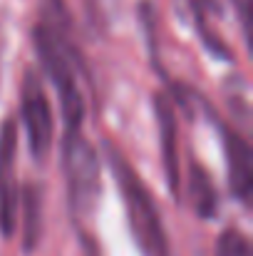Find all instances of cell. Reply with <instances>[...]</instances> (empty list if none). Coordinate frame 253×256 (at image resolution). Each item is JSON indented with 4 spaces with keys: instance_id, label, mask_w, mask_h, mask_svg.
<instances>
[{
    "instance_id": "obj_1",
    "label": "cell",
    "mask_w": 253,
    "mask_h": 256,
    "mask_svg": "<svg viewBox=\"0 0 253 256\" xmlns=\"http://www.w3.org/2000/svg\"><path fill=\"white\" fill-rule=\"evenodd\" d=\"M104 150H107V160L114 172V179L119 184V192L124 199V212H127L129 229H132L137 246L142 249L144 256H169L167 232L162 226L159 209H157L147 184L142 182V176L134 172L129 160L112 142H107Z\"/></svg>"
},
{
    "instance_id": "obj_2",
    "label": "cell",
    "mask_w": 253,
    "mask_h": 256,
    "mask_svg": "<svg viewBox=\"0 0 253 256\" xmlns=\"http://www.w3.org/2000/svg\"><path fill=\"white\" fill-rule=\"evenodd\" d=\"M65 174H67V196L72 214H89L99 194V162L92 144L82 134L65 140Z\"/></svg>"
},
{
    "instance_id": "obj_3",
    "label": "cell",
    "mask_w": 253,
    "mask_h": 256,
    "mask_svg": "<svg viewBox=\"0 0 253 256\" xmlns=\"http://www.w3.org/2000/svg\"><path fill=\"white\" fill-rule=\"evenodd\" d=\"M22 120H25L32 154L45 157L55 137V120H52L50 100L32 70L25 72V82H22Z\"/></svg>"
},
{
    "instance_id": "obj_4",
    "label": "cell",
    "mask_w": 253,
    "mask_h": 256,
    "mask_svg": "<svg viewBox=\"0 0 253 256\" xmlns=\"http://www.w3.org/2000/svg\"><path fill=\"white\" fill-rule=\"evenodd\" d=\"M15 157H17V124L12 117H7L0 127V234L2 236H12L17 222Z\"/></svg>"
},
{
    "instance_id": "obj_5",
    "label": "cell",
    "mask_w": 253,
    "mask_h": 256,
    "mask_svg": "<svg viewBox=\"0 0 253 256\" xmlns=\"http://www.w3.org/2000/svg\"><path fill=\"white\" fill-rule=\"evenodd\" d=\"M224 150H226V164H229V186L236 199L244 204L251 199L253 189V157L249 142L229 124H224Z\"/></svg>"
},
{
    "instance_id": "obj_6",
    "label": "cell",
    "mask_w": 253,
    "mask_h": 256,
    "mask_svg": "<svg viewBox=\"0 0 253 256\" xmlns=\"http://www.w3.org/2000/svg\"><path fill=\"white\" fill-rule=\"evenodd\" d=\"M154 112L159 122V142H162V160H164V174H167L169 192L174 199H179V147H176V114L174 102L164 92L154 94Z\"/></svg>"
},
{
    "instance_id": "obj_7",
    "label": "cell",
    "mask_w": 253,
    "mask_h": 256,
    "mask_svg": "<svg viewBox=\"0 0 253 256\" xmlns=\"http://www.w3.org/2000/svg\"><path fill=\"white\" fill-rule=\"evenodd\" d=\"M189 194H191V206L201 219H214L216 216V189L211 184L209 172L199 162L189 164Z\"/></svg>"
},
{
    "instance_id": "obj_8",
    "label": "cell",
    "mask_w": 253,
    "mask_h": 256,
    "mask_svg": "<svg viewBox=\"0 0 253 256\" xmlns=\"http://www.w3.org/2000/svg\"><path fill=\"white\" fill-rule=\"evenodd\" d=\"M22 212H25V226H22V246L25 252H32L40 239V192L37 186L27 184L22 192Z\"/></svg>"
},
{
    "instance_id": "obj_9",
    "label": "cell",
    "mask_w": 253,
    "mask_h": 256,
    "mask_svg": "<svg viewBox=\"0 0 253 256\" xmlns=\"http://www.w3.org/2000/svg\"><path fill=\"white\" fill-rule=\"evenodd\" d=\"M216 254L219 256H253L251 242H249V236H246L244 232H239V229H226V232L219 236Z\"/></svg>"
},
{
    "instance_id": "obj_10",
    "label": "cell",
    "mask_w": 253,
    "mask_h": 256,
    "mask_svg": "<svg viewBox=\"0 0 253 256\" xmlns=\"http://www.w3.org/2000/svg\"><path fill=\"white\" fill-rule=\"evenodd\" d=\"M194 15H196V25H199V32H201V38H204L206 48H209L214 55H219V58H231V52H229V48L224 45V40H221L216 32L211 35V32L204 28L206 18H204V10H201V2H199V0H194Z\"/></svg>"
},
{
    "instance_id": "obj_11",
    "label": "cell",
    "mask_w": 253,
    "mask_h": 256,
    "mask_svg": "<svg viewBox=\"0 0 253 256\" xmlns=\"http://www.w3.org/2000/svg\"><path fill=\"white\" fill-rule=\"evenodd\" d=\"M234 5L239 8V15H241V22H244V30L249 28V5L251 0H234Z\"/></svg>"
},
{
    "instance_id": "obj_12",
    "label": "cell",
    "mask_w": 253,
    "mask_h": 256,
    "mask_svg": "<svg viewBox=\"0 0 253 256\" xmlns=\"http://www.w3.org/2000/svg\"><path fill=\"white\" fill-rule=\"evenodd\" d=\"M206 2V8H211V10H216V12H221V8L216 5V0H204Z\"/></svg>"
}]
</instances>
